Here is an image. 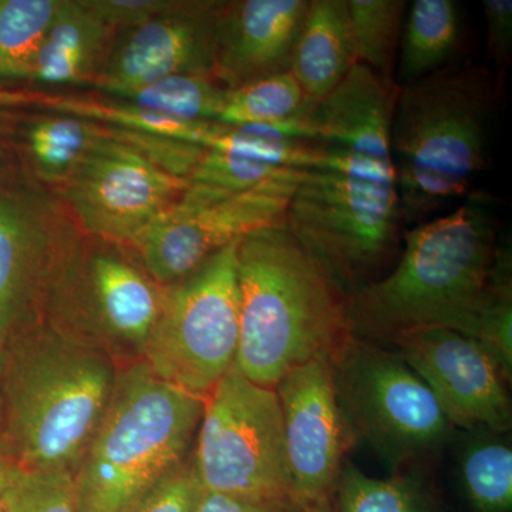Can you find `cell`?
Masks as SVG:
<instances>
[{"mask_svg":"<svg viewBox=\"0 0 512 512\" xmlns=\"http://www.w3.org/2000/svg\"><path fill=\"white\" fill-rule=\"evenodd\" d=\"M497 201L471 192L456 210L407 228L394 268L349 296L352 335L392 343L441 328L480 339L494 305Z\"/></svg>","mask_w":512,"mask_h":512,"instance_id":"cell-1","label":"cell"},{"mask_svg":"<svg viewBox=\"0 0 512 512\" xmlns=\"http://www.w3.org/2000/svg\"><path fill=\"white\" fill-rule=\"evenodd\" d=\"M242 375L275 387L289 370L333 357L352 336L349 295L288 228L252 232L237 249Z\"/></svg>","mask_w":512,"mask_h":512,"instance_id":"cell-2","label":"cell"},{"mask_svg":"<svg viewBox=\"0 0 512 512\" xmlns=\"http://www.w3.org/2000/svg\"><path fill=\"white\" fill-rule=\"evenodd\" d=\"M120 363L39 322L5 340L0 443L20 468L79 467L113 396Z\"/></svg>","mask_w":512,"mask_h":512,"instance_id":"cell-3","label":"cell"},{"mask_svg":"<svg viewBox=\"0 0 512 512\" xmlns=\"http://www.w3.org/2000/svg\"><path fill=\"white\" fill-rule=\"evenodd\" d=\"M487 64L456 62L400 87L390 151L404 227L446 214L487 167L498 90Z\"/></svg>","mask_w":512,"mask_h":512,"instance_id":"cell-4","label":"cell"},{"mask_svg":"<svg viewBox=\"0 0 512 512\" xmlns=\"http://www.w3.org/2000/svg\"><path fill=\"white\" fill-rule=\"evenodd\" d=\"M204 404L143 360L121 366L106 414L73 474L77 511L137 512L191 456Z\"/></svg>","mask_w":512,"mask_h":512,"instance_id":"cell-5","label":"cell"},{"mask_svg":"<svg viewBox=\"0 0 512 512\" xmlns=\"http://www.w3.org/2000/svg\"><path fill=\"white\" fill-rule=\"evenodd\" d=\"M328 144L335 164L306 173L286 228L350 296L386 274L406 227L390 147Z\"/></svg>","mask_w":512,"mask_h":512,"instance_id":"cell-6","label":"cell"},{"mask_svg":"<svg viewBox=\"0 0 512 512\" xmlns=\"http://www.w3.org/2000/svg\"><path fill=\"white\" fill-rule=\"evenodd\" d=\"M163 293L127 248L80 231L50 286L43 322L124 366L143 357Z\"/></svg>","mask_w":512,"mask_h":512,"instance_id":"cell-7","label":"cell"},{"mask_svg":"<svg viewBox=\"0 0 512 512\" xmlns=\"http://www.w3.org/2000/svg\"><path fill=\"white\" fill-rule=\"evenodd\" d=\"M192 451L198 481L208 493L292 500L278 396L235 365L205 397Z\"/></svg>","mask_w":512,"mask_h":512,"instance_id":"cell-8","label":"cell"},{"mask_svg":"<svg viewBox=\"0 0 512 512\" xmlns=\"http://www.w3.org/2000/svg\"><path fill=\"white\" fill-rule=\"evenodd\" d=\"M336 397L353 441L393 467L439 450L453 436L426 383L397 352L350 336L332 357Z\"/></svg>","mask_w":512,"mask_h":512,"instance_id":"cell-9","label":"cell"},{"mask_svg":"<svg viewBox=\"0 0 512 512\" xmlns=\"http://www.w3.org/2000/svg\"><path fill=\"white\" fill-rule=\"evenodd\" d=\"M238 244L211 256L183 281L165 286L141 357L161 380L204 399L237 360Z\"/></svg>","mask_w":512,"mask_h":512,"instance_id":"cell-10","label":"cell"},{"mask_svg":"<svg viewBox=\"0 0 512 512\" xmlns=\"http://www.w3.org/2000/svg\"><path fill=\"white\" fill-rule=\"evenodd\" d=\"M302 181L237 194L190 184L173 207L124 248L158 285L177 284L252 232L286 227L289 204Z\"/></svg>","mask_w":512,"mask_h":512,"instance_id":"cell-11","label":"cell"},{"mask_svg":"<svg viewBox=\"0 0 512 512\" xmlns=\"http://www.w3.org/2000/svg\"><path fill=\"white\" fill-rule=\"evenodd\" d=\"M79 232L55 192L20 167L0 184V338L43 322L50 286Z\"/></svg>","mask_w":512,"mask_h":512,"instance_id":"cell-12","label":"cell"},{"mask_svg":"<svg viewBox=\"0 0 512 512\" xmlns=\"http://www.w3.org/2000/svg\"><path fill=\"white\" fill-rule=\"evenodd\" d=\"M188 185L109 127L56 195L83 234L128 247Z\"/></svg>","mask_w":512,"mask_h":512,"instance_id":"cell-13","label":"cell"},{"mask_svg":"<svg viewBox=\"0 0 512 512\" xmlns=\"http://www.w3.org/2000/svg\"><path fill=\"white\" fill-rule=\"evenodd\" d=\"M284 421L292 500L309 508L330 500L353 443L336 397L332 357L289 370L274 387Z\"/></svg>","mask_w":512,"mask_h":512,"instance_id":"cell-14","label":"cell"},{"mask_svg":"<svg viewBox=\"0 0 512 512\" xmlns=\"http://www.w3.org/2000/svg\"><path fill=\"white\" fill-rule=\"evenodd\" d=\"M392 345L429 387L454 429L497 434L510 431L508 379L476 339L433 328L404 333Z\"/></svg>","mask_w":512,"mask_h":512,"instance_id":"cell-15","label":"cell"},{"mask_svg":"<svg viewBox=\"0 0 512 512\" xmlns=\"http://www.w3.org/2000/svg\"><path fill=\"white\" fill-rule=\"evenodd\" d=\"M221 0H178L163 15L114 37L94 83L104 97H120L177 74L212 76Z\"/></svg>","mask_w":512,"mask_h":512,"instance_id":"cell-16","label":"cell"},{"mask_svg":"<svg viewBox=\"0 0 512 512\" xmlns=\"http://www.w3.org/2000/svg\"><path fill=\"white\" fill-rule=\"evenodd\" d=\"M309 0H221L212 77L227 89L291 72Z\"/></svg>","mask_w":512,"mask_h":512,"instance_id":"cell-17","label":"cell"},{"mask_svg":"<svg viewBox=\"0 0 512 512\" xmlns=\"http://www.w3.org/2000/svg\"><path fill=\"white\" fill-rule=\"evenodd\" d=\"M107 134L109 127L74 114L23 110L15 143L20 170L56 194Z\"/></svg>","mask_w":512,"mask_h":512,"instance_id":"cell-18","label":"cell"},{"mask_svg":"<svg viewBox=\"0 0 512 512\" xmlns=\"http://www.w3.org/2000/svg\"><path fill=\"white\" fill-rule=\"evenodd\" d=\"M117 30L101 23L80 0H62L26 80L49 86H94Z\"/></svg>","mask_w":512,"mask_h":512,"instance_id":"cell-19","label":"cell"},{"mask_svg":"<svg viewBox=\"0 0 512 512\" xmlns=\"http://www.w3.org/2000/svg\"><path fill=\"white\" fill-rule=\"evenodd\" d=\"M356 57L346 0H309L293 49L291 73L318 106L345 80Z\"/></svg>","mask_w":512,"mask_h":512,"instance_id":"cell-20","label":"cell"},{"mask_svg":"<svg viewBox=\"0 0 512 512\" xmlns=\"http://www.w3.org/2000/svg\"><path fill=\"white\" fill-rule=\"evenodd\" d=\"M463 18L454 0H416L404 18L394 82H419L457 62Z\"/></svg>","mask_w":512,"mask_h":512,"instance_id":"cell-21","label":"cell"},{"mask_svg":"<svg viewBox=\"0 0 512 512\" xmlns=\"http://www.w3.org/2000/svg\"><path fill=\"white\" fill-rule=\"evenodd\" d=\"M228 89L207 74H177L164 77L120 99L140 109L190 123H217L227 100Z\"/></svg>","mask_w":512,"mask_h":512,"instance_id":"cell-22","label":"cell"},{"mask_svg":"<svg viewBox=\"0 0 512 512\" xmlns=\"http://www.w3.org/2000/svg\"><path fill=\"white\" fill-rule=\"evenodd\" d=\"M291 72L228 89L217 123L224 126H276L315 109Z\"/></svg>","mask_w":512,"mask_h":512,"instance_id":"cell-23","label":"cell"},{"mask_svg":"<svg viewBox=\"0 0 512 512\" xmlns=\"http://www.w3.org/2000/svg\"><path fill=\"white\" fill-rule=\"evenodd\" d=\"M350 35L356 63L394 80L400 37H402L404 0H346Z\"/></svg>","mask_w":512,"mask_h":512,"instance_id":"cell-24","label":"cell"},{"mask_svg":"<svg viewBox=\"0 0 512 512\" xmlns=\"http://www.w3.org/2000/svg\"><path fill=\"white\" fill-rule=\"evenodd\" d=\"M503 434L484 431L464 448L461 481L478 512H508L512 507V448Z\"/></svg>","mask_w":512,"mask_h":512,"instance_id":"cell-25","label":"cell"},{"mask_svg":"<svg viewBox=\"0 0 512 512\" xmlns=\"http://www.w3.org/2000/svg\"><path fill=\"white\" fill-rule=\"evenodd\" d=\"M338 512H434L423 485L410 476H367L355 466H343L332 494Z\"/></svg>","mask_w":512,"mask_h":512,"instance_id":"cell-26","label":"cell"},{"mask_svg":"<svg viewBox=\"0 0 512 512\" xmlns=\"http://www.w3.org/2000/svg\"><path fill=\"white\" fill-rule=\"evenodd\" d=\"M62 0H0V83L26 80Z\"/></svg>","mask_w":512,"mask_h":512,"instance_id":"cell-27","label":"cell"},{"mask_svg":"<svg viewBox=\"0 0 512 512\" xmlns=\"http://www.w3.org/2000/svg\"><path fill=\"white\" fill-rule=\"evenodd\" d=\"M306 173L308 171L292 170L221 151L205 150L188 181L212 190L237 194L279 181H302Z\"/></svg>","mask_w":512,"mask_h":512,"instance_id":"cell-28","label":"cell"},{"mask_svg":"<svg viewBox=\"0 0 512 512\" xmlns=\"http://www.w3.org/2000/svg\"><path fill=\"white\" fill-rule=\"evenodd\" d=\"M3 512H79L73 474L20 468L0 498Z\"/></svg>","mask_w":512,"mask_h":512,"instance_id":"cell-29","label":"cell"},{"mask_svg":"<svg viewBox=\"0 0 512 512\" xmlns=\"http://www.w3.org/2000/svg\"><path fill=\"white\" fill-rule=\"evenodd\" d=\"M201 493L191 453L154 488L137 512H195Z\"/></svg>","mask_w":512,"mask_h":512,"instance_id":"cell-30","label":"cell"},{"mask_svg":"<svg viewBox=\"0 0 512 512\" xmlns=\"http://www.w3.org/2000/svg\"><path fill=\"white\" fill-rule=\"evenodd\" d=\"M178 0H80L84 9L109 28H136L148 20L163 15L177 5Z\"/></svg>","mask_w":512,"mask_h":512,"instance_id":"cell-31","label":"cell"},{"mask_svg":"<svg viewBox=\"0 0 512 512\" xmlns=\"http://www.w3.org/2000/svg\"><path fill=\"white\" fill-rule=\"evenodd\" d=\"M483 10L487 25V57L503 82L512 56V2L484 0Z\"/></svg>","mask_w":512,"mask_h":512,"instance_id":"cell-32","label":"cell"},{"mask_svg":"<svg viewBox=\"0 0 512 512\" xmlns=\"http://www.w3.org/2000/svg\"><path fill=\"white\" fill-rule=\"evenodd\" d=\"M292 500L254 501L202 490L195 512H303Z\"/></svg>","mask_w":512,"mask_h":512,"instance_id":"cell-33","label":"cell"},{"mask_svg":"<svg viewBox=\"0 0 512 512\" xmlns=\"http://www.w3.org/2000/svg\"><path fill=\"white\" fill-rule=\"evenodd\" d=\"M23 110L0 107V184L19 168L16 127Z\"/></svg>","mask_w":512,"mask_h":512,"instance_id":"cell-34","label":"cell"},{"mask_svg":"<svg viewBox=\"0 0 512 512\" xmlns=\"http://www.w3.org/2000/svg\"><path fill=\"white\" fill-rule=\"evenodd\" d=\"M43 94L45 93L15 89V87L3 86L0 83V107L18 110L39 109Z\"/></svg>","mask_w":512,"mask_h":512,"instance_id":"cell-35","label":"cell"},{"mask_svg":"<svg viewBox=\"0 0 512 512\" xmlns=\"http://www.w3.org/2000/svg\"><path fill=\"white\" fill-rule=\"evenodd\" d=\"M19 466L13 457L10 456L8 450L3 447V444L0 443V498H2L3 493H5L6 488L9 487V484L12 483L13 477L18 473Z\"/></svg>","mask_w":512,"mask_h":512,"instance_id":"cell-36","label":"cell"},{"mask_svg":"<svg viewBox=\"0 0 512 512\" xmlns=\"http://www.w3.org/2000/svg\"><path fill=\"white\" fill-rule=\"evenodd\" d=\"M3 366H5V340L0 338V430L3 424Z\"/></svg>","mask_w":512,"mask_h":512,"instance_id":"cell-37","label":"cell"},{"mask_svg":"<svg viewBox=\"0 0 512 512\" xmlns=\"http://www.w3.org/2000/svg\"><path fill=\"white\" fill-rule=\"evenodd\" d=\"M303 512H336L333 510L332 498L330 500L320 501L313 507L305 508Z\"/></svg>","mask_w":512,"mask_h":512,"instance_id":"cell-38","label":"cell"},{"mask_svg":"<svg viewBox=\"0 0 512 512\" xmlns=\"http://www.w3.org/2000/svg\"><path fill=\"white\" fill-rule=\"evenodd\" d=\"M0 512H3V510H2V505H0Z\"/></svg>","mask_w":512,"mask_h":512,"instance_id":"cell-39","label":"cell"}]
</instances>
